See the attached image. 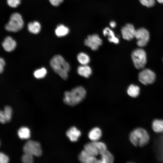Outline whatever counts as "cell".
Segmentation results:
<instances>
[{
	"instance_id": "obj_21",
	"label": "cell",
	"mask_w": 163,
	"mask_h": 163,
	"mask_svg": "<svg viewBox=\"0 0 163 163\" xmlns=\"http://www.w3.org/2000/svg\"><path fill=\"white\" fill-rule=\"evenodd\" d=\"M28 29L30 33L36 34L38 33L41 29V25L37 21L30 22L28 24Z\"/></svg>"
},
{
	"instance_id": "obj_19",
	"label": "cell",
	"mask_w": 163,
	"mask_h": 163,
	"mask_svg": "<svg viewBox=\"0 0 163 163\" xmlns=\"http://www.w3.org/2000/svg\"><path fill=\"white\" fill-rule=\"evenodd\" d=\"M101 163H112L114 161V158L112 154L107 149L101 152Z\"/></svg>"
},
{
	"instance_id": "obj_32",
	"label": "cell",
	"mask_w": 163,
	"mask_h": 163,
	"mask_svg": "<svg viewBox=\"0 0 163 163\" xmlns=\"http://www.w3.org/2000/svg\"><path fill=\"white\" fill-rule=\"evenodd\" d=\"M5 65V62L2 58H1L0 59V72L2 73L4 70V67Z\"/></svg>"
},
{
	"instance_id": "obj_20",
	"label": "cell",
	"mask_w": 163,
	"mask_h": 163,
	"mask_svg": "<svg viewBox=\"0 0 163 163\" xmlns=\"http://www.w3.org/2000/svg\"><path fill=\"white\" fill-rule=\"evenodd\" d=\"M69 31V28L63 24L58 25L55 30L56 35L59 37L66 35L68 34Z\"/></svg>"
},
{
	"instance_id": "obj_17",
	"label": "cell",
	"mask_w": 163,
	"mask_h": 163,
	"mask_svg": "<svg viewBox=\"0 0 163 163\" xmlns=\"http://www.w3.org/2000/svg\"><path fill=\"white\" fill-rule=\"evenodd\" d=\"M77 71L80 75L85 78L89 77L92 73L91 69L88 65L79 66Z\"/></svg>"
},
{
	"instance_id": "obj_22",
	"label": "cell",
	"mask_w": 163,
	"mask_h": 163,
	"mask_svg": "<svg viewBox=\"0 0 163 163\" xmlns=\"http://www.w3.org/2000/svg\"><path fill=\"white\" fill-rule=\"evenodd\" d=\"M127 91L129 96L133 97H136L139 94L140 88L136 85L131 84L129 86Z\"/></svg>"
},
{
	"instance_id": "obj_26",
	"label": "cell",
	"mask_w": 163,
	"mask_h": 163,
	"mask_svg": "<svg viewBox=\"0 0 163 163\" xmlns=\"http://www.w3.org/2000/svg\"><path fill=\"white\" fill-rule=\"evenodd\" d=\"M47 73L46 69L44 68H42L35 70L34 73V77L38 79L43 78Z\"/></svg>"
},
{
	"instance_id": "obj_28",
	"label": "cell",
	"mask_w": 163,
	"mask_h": 163,
	"mask_svg": "<svg viewBox=\"0 0 163 163\" xmlns=\"http://www.w3.org/2000/svg\"><path fill=\"white\" fill-rule=\"evenodd\" d=\"M139 1L142 5L148 7L153 6L155 3V0H139Z\"/></svg>"
},
{
	"instance_id": "obj_30",
	"label": "cell",
	"mask_w": 163,
	"mask_h": 163,
	"mask_svg": "<svg viewBox=\"0 0 163 163\" xmlns=\"http://www.w3.org/2000/svg\"><path fill=\"white\" fill-rule=\"evenodd\" d=\"M9 161V158L7 156L3 153H0V163H7Z\"/></svg>"
},
{
	"instance_id": "obj_25",
	"label": "cell",
	"mask_w": 163,
	"mask_h": 163,
	"mask_svg": "<svg viewBox=\"0 0 163 163\" xmlns=\"http://www.w3.org/2000/svg\"><path fill=\"white\" fill-rule=\"evenodd\" d=\"M152 128L154 132L160 133L163 132V120H155L153 122Z\"/></svg>"
},
{
	"instance_id": "obj_1",
	"label": "cell",
	"mask_w": 163,
	"mask_h": 163,
	"mask_svg": "<svg viewBox=\"0 0 163 163\" xmlns=\"http://www.w3.org/2000/svg\"><path fill=\"white\" fill-rule=\"evenodd\" d=\"M86 94V90L84 87L82 86H77L70 91L64 92L63 101L68 105L75 106L84 99Z\"/></svg>"
},
{
	"instance_id": "obj_35",
	"label": "cell",
	"mask_w": 163,
	"mask_h": 163,
	"mask_svg": "<svg viewBox=\"0 0 163 163\" xmlns=\"http://www.w3.org/2000/svg\"></svg>"
},
{
	"instance_id": "obj_6",
	"label": "cell",
	"mask_w": 163,
	"mask_h": 163,
	"mask_svg": "<svg viewBox=\"0 0 163 163\" xmlns=\"http://www.w3.org/2000/svg\"><path fill=\"white\" fill-rule=\"evenodd\" d=\"M23 150L24 153L31 154L37 157L40 156L42 151L40 143L38 142L30 140L24 145Z\"/></svg>"
},
{
	"instance_id": "obj_2",
	"label": "cell",
	"mask_w": 163,
	"mask_h": 163,
	"mask_svg": "<svg viewBox=\"0 0 163 163\" xmlns=\"http://www.w3.org/2000/svg\"><path fill=\"white\" fill-rule=\"evenodd\" d=\"M50 64L53 70L62 79L66 80L70 67L69 63L61 56L56 55L51 59Z\"/></svg>"
},
{
	"instance_id": "obj_31",
	"label": "cell",
	"mask_w": 163,
	"mask_h": 163,
	"mask_svg": "<svg viewBox=\"0 0 163 163\" xmlns=\"http://www.w3.org/2000/svg\"><path fill=\"white\" fill-rule=\"evenodd\" d=\"M51 4L54 6H58L62 3L63 0H49Z\"/></svg>"
},
{
	"instance_id": "obj_23",
	"label": "cell",
	"mask_w": 163,
	"mask_h": 163,
	"mask_svg": "<svg viewBox=\"0 0 163 163\" xmlns=\"http://www.w3.org/2000/svg\"><path fill=\"white\" fill-rule=\"evenodd\" d=\"M77 59L78 62L81 65H88L90 60L89 56L83 52H81L78 54L77 56Z\"/></svg>"
},
{
	"instance_id": "obj_11",
	"label": "cell",
	"mask_w": 163,
	"mask_h": 163,
	"mask_svg": "<svg viewBox=\"0 0 163 163\" xmlns=\"http://www.w3.org/2000/svg\"><path fill=\"white\" fill-rule=\"evenodd\" d=\"M78 158L79 161L83 163H97V160L96 157L92 156L84 149L79 154Z\"/></svg>"
},
{
	"instance_id": "obj_4",
	"label": "cell",
	"mask_w": 163,
	"mask_h": 163,
	"mask_svg": "<svg viewBox=\"0 0 163 163\" xmlns=\"http://www.w3.org/2000/svg\"><path fill=\"white\" fill-rule=\"evenodd\" d=\"M23 25L24 21L21 15L18 13H14L11 15L5 28L8 31L15 32L20 30Z\"/></svg>"
},
{
	"instance_id": "obj_13",
	"label": "cell",
	"mask_w": 163,
	"mask_h": 163,
	"mask_svg": "<svg viewBox=\"0 0 163 163\" xmlns=\"http://www.w3.org/2000/svg\"><path fill=\"white\" fill-rule=\"evenodd\" d=\"M81 135V131L75 126H72L66 132V135L72 142L77 141Z\"/></svg>"
},
{
	"instance_id": "obj_18",
	"label": "cell",
	"mask_w": 163,
	"mask_h": 163,
	"mask_svg": "<svg viewBox=\"0 0 163 163\" xmlns=\"http://www.w3.org/2000/svg\"><path fill=\"white\" fill-rule=\"evenodd\" d=\"M102 131L100 128L95 127L89 132L88 137L92 141H97L102 136Z\"/></svg>"
},
{
	"instance_id": "obj_33",
	"label": "cell",
	"mask_w": 163,
	"mask_h": 163,
	"mask_svg": "<svg viewBox=\"0 0 163 163\" xmlns=\"http://www.w3.org/2000/svg\"><path fill=\"white\" fill-rule=\"evenodd\" d=\"M110 25L112 28H114L116 26V23L114 21H112L110 22Z\"/></svg>"
},
{
	"instance_id": "obj_9",
	"label": "cell",
	"mask_w": 163,
	"mask_h": 163,
	"mask_svg": "<svg viewBox=\"0 0 163 163\" xmlns=\"http://www.w3.org/2000/svg\"><path fill=\"white\" fill-rule=\"evenodd\" d=\"M102 43V40L96 34L88 35L84 41L85 45L94 51L97 50Z\"/></svg>"
},
{
	"instance_id": "obj_8",
	"label": "cell",
	"mask_w": 163,
	"mask_h": 163,
	"mask_svg": "<svg viewBox=\"0 0 163 163\" xmlns=\"http://www.w3.org/2000/svg\"><path fill=\"white\" fill-rule=\"evenodd\" d=\"M135 37L137 40V45L140 47H144L147 45L149 40V32L144 28H139L136 30Z\"/></svg>"
},
{
	"instance_id": "obj_16",
	"label": "cell",
	"mask_w": 163,
	"mask_h": 163,
	"mask_svg": "<svg viewBox=\"0 0 163 163\" xmlns=\"http://www.w3.org/2000/svg\"><path fill=\"white\" fill-rule=\"evenodd\" d=\"M103 33L104 36L107 37L108 40L110 42L115 44L119 43V38L115 36L114 32L109 27L105 28L103 31Z\"/></svg>"
},
{
	"instance_id": "obj_12",
	"label": "cell",
	"mask_w": 163,
	"mask_h": 163,
	"mask_svg": "<svg viewBox=\"0 0 163 163\" xmlns=\"http://www.w3.org/2000/svg\"><path fill=\"white\" fill-rule=\"evenodd\" d=\"M12 110L11 107L9 106L5 107L4 111H0V122L2 123H5L9 122L11 119Z\"/></svg>"
},
{
	"instance_id": "obj_10",
	"label": "cell",
	"mask_w": 163,
	"mask_h": 163,
	"mask_svg": "<svg viewBox=\"0 0 163 163\" xmlns=\"http://www.w3.org/2000/svg\"><path fill=\"white\" fill-rule=\"evenodd\" d=\"M136 30L134 26L131 24H127L121 29L123 38L125 40H130L135 37Z\"/></svg>"
},
{
	"instance_id": "obj_29",
	"label": "cell",
	"mask_w": 163,
	"mask_h": 163,
	"mask_svg": "<svg viewBox=\"0 0 163 163\" xmlns=\"http://www.w3.org/2000/svg\"><path fill=\"white\" fill-rule=\"evenodd\" d=\"M20 0H7L8 5L12 8L17 7L20 3Z\"/></svg>"
},
{
	"instance_id": "obj_15",
	"label": "cell",
	"mask_w": 163,
	"mask_h": 163,
	"mask_svg": "<svg viewBox=\"0 0 163 163\" xmlns=\"http://www.w3.org/2000/svg\"><path fill=\"white\" fill-rule=\"evenodd\" d=\"M84 149L91 155L96 157L99 154V151L95 141L85 144Z\"/></svg>"
},
{
	"instance_id": "obj_5",
	"label": "cell",
	"mask_w": 163,
	"mask_h": 163,
	"mask_svg": "<svg viewBox=\"0 0 163 163\" xmlns=\"http://www.w3.org/2000/svg\"><path fill=\"white\" fill-rule=\"evenodd\" d=\"M131 57L135 67L137 69H143L147 62L146 54L141 48L134 50L132 53Z\"/></svg>"
},
{
	"instance_id": "obj_3",
	"label": "cell",
	"mask_w": 163,
	"mask_h": 163,
	"mask_svg": "<svg viewBox=\"0 0 163 163\" xmlns=\"http://www.w3.org/2000/svg\"><path fill=\"white\" fill-rule=\"evenodd\" d=\"M129 139L131 142L135 146L142 147L148 143L149 137L145 129L139 128L135 129L130 133Z\"/></svg>"
},
{
	"instance_id": "obj_24",
	"label": "cell",
	"mask_w": 163,
	"mask_h": 163,
	"mask_svg": "<svg viewBox=\"0 0 163 163\" xmlns=\"http://www.w3.org/2000/svg\"><path fill=\"white\" fill-rule=\"evenodd\" d=\"M18 135L21 139H29L30 136V129L27 127H21L18 131Z\"/></svg>"
},
{
	"instance_id": "obj_27",
	"label": "cell",
	"mask_w": 163,
	"mask_h": 163,
	"mask_svg": "<svg viewBox=\"0 0 163 163\" xmlns=\"http://www.w3.org/2000/svg\"><path fill=\"white\" fill-rule=\"evenodd\" d=\"M21 161L24 163H31L33 162V155L28 153H24L21 157Z\"/></svg>"
},
{
	"instance_id": "obj_34",
	"label": "cell",
	"mask_w": 163,
	"mask_h": 163,
	"mask_svg": "<svg viewBox=\"0 0 163 163\" xmlns=\"http://www.w3.org/2000/svg\"><path fill=\"white\" fill-rule=\"evenodd\" d=\"M157 1L159 3L163 4V0H157Z\"/></svg>"
},
{
	"instance_id": "obj_14",
	"label": "cell",
	"mask_w": 163,
	"mask_h": 163,
	"mask_svg": "<svg viewBox=\"0 0 163 163\" xmlns=\"http://www.w3.org/2000/svg\"><path fill=\"white\" fill-rule=\"evenodd\" d=\"M16 42L10 37H6L2 43V46L6 51L10 52L15 49L16 46Z\"/></svg>"
},
{
	"instance_id": "obj_7",
	"label": "cell",
	"mask_w": 163,
	"mask_h": 163,
	"mask_svg": "<svg viewBox=\"0 0 163 163\" xmlns=\"http://www.w3.org/2000/svg\"><path fill=\"white\" fill-rule=\"evenodd\" d=\"M139 81L144 85H148L153 83L156 78L155 73L149 69H143L138 75Z\"/></svg>"
}]
</instances>
